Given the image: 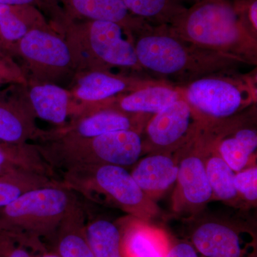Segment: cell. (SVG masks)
<instances>
[{"instance_id":"21","label":"cell","mask_w":257,"mask_h":257,"mask_svg":"<svg viewBox=\"0 0 257 257\" xmlns=\"http://www.w3.org/2000/svg\"><path fill=\"white\" fill-rule=\"evenodd\" d=\"M177 180L184 197L192 204L207 202L212 195L205 166L198 157L190 156L182 160L178 167Z\"/></svg>"},{"instance_id":"10","label":"cell","mask_w":257,"mask_h":257,"mask_svg":"<svg viewBox=\"0 0 257 257\" xmlns=\"http://www.w3.org/2000/svg\"><path fill=\"white\" fill-rule=\"evenodd\" d=\"M201 119L184 96L174 101L147 121L149 143L157 148H170L194 138Z\"/></svg>"},{"instance_id":"11","label":"cell","mask_w":257,"mask_h":257,"mask_svg":"<svg viewBox=\"0 0 257 257\" xmlns=\"http://www.w3.org/2000/svg\"><path fill=\"white\" fill-rule=\"evenodd\" d=\"M63 5L66 17L72 20H94L118 24L128 38L146 23L134 16L122 0H56Z\"/></svg>"},{"instance_id":"9","label":"cell","mask_w":257,"mask_h":257,"mask_svg":"<svg viewBox=\"0 0 257 257\" xmlns=\"http://www.w3.org/2000/svg\"><path fill=\"white\" fill-rule=\"evenodd\" d=\"M151 117L146 115L127 114L115 109H98L78 115L63 126L42 132L36 142L89 139L121 130L139 132L142 123Z\"/></svg>"},{"instance_id":"27","label":"cell","mask_w":257,"mask_h":257,"mask_svg":"<svg viewBox=\"0 0 257 257\" xmlns=\"http://www.w3.org/2000/svg\"><path fill=\"white\" fill-rule=\"evenodd\" d=\"M232 3L240 23L257 40V0H232Z\"/></svg>"},{"instance_id":"23","label":"cell","mask_w":257,"mask_h":257,"mask_svg":"<svg viewBox=\"0 0 257 257\" xmlns=\"http://www.w3.org/2000/svg\"><path fill=\"white\" fill-rule=\"evenodd\" d=\"M86 237L94 257H123L119 229L111 221L96 219L85 224Z\"/></svg>"},{"instance_id":"15","label":"cell","mask_w":257,"mask_h":257,"mask_svg":"<svg viewBox=\"0 0 257 257\" xmlns=\"http://www.w3.org/2000/svg\"><path fill=\"white\" fill-rule=\"evenodd\" d=\"M20 173L39 174L60 179L35 144L0 143V177Z\"/></svg>"},{"instance_id":"8","label":"cell","mask_w":257,"mask_h":257,"mask_svg":"<svg viewBox=\"0 0 257 257\" xmlns=\"http://www.w3.org/2000/svg\"><path fill=\"white\" fill-rule=\"evenodd\" d=\"M75 75L69 92L74 105V114L96 110L106 101L121 94L138 89L169 82L139 74H114L98 69L79 70Z\"/></svg>"},{"instance_id":"1","label":"cell","mask_w":257,"mask_h":257,"mask_svg":"<svg viewBox=\"0 0 257 257\" xmlns=\"http://www.w3.org/2000/svg\"><path fill=\"white\" fill-rule=\"evenodd\" d=\"M130 40L147 75L178 87L212 74L237 72L248 66L238 57L184 40L169 25L154 26L145 23L134 32Z\"/></svg>"},{"instance_id":"36","label":"cell","mask_w":257,"mask_h":257,"mask_svg":"<svg viewBox=\"0 0 257 257\" xmlns=\"http://www.w3.org/2000/svg\"><path fill=\"white\" fill-rule=\"evenodd\" d=\"M3 84H5L4 82H0V87H1L3 85Z\"/></svg>"},{"instance_id":"12","label":"cell","mask_w":257,"mask_h":257,"mask_svg":"<svg viewBox=\"0 0 257 257\" xmlns=\"http://www.w3.org/2000/svg\"><path fill=\"white\" fill-rule=\"evenodd\" d=\"M182 96V87L165 82L116 96L104 103L101 109L152 116Z\"/></svg>"},{"instance_id":"32","label":"cell","mask_w":257,"mask_h":257,"mask_svg":"<svg viewBox=\"0 0 257 257\" xmlns=\"http://www.w3.org/2000/svg\"><path fill=\"white\" fill-rule=\"evenodd\" d=\"M50 0H0L2 4L11 6H36L45 9Z\"/></svg>"},{"instance_id":"24","label":"cell","mask_w":257,"mask_h":257,"mask_svg":"<svg viewBox=\"0 0 257 257\" xmlns=\"http://www.w3.org/2000/svg\"><path fill=\"white\" fill-rule=\"evenodd\" d=\"M60 179L34 173H20L0 177V209L15 202L33 189L58 185Z\"/></svg>"},{"instance_id":"14","label":"cell","mask_w":257,"mask_h":257,"mask_svg":"<svg viewBox=\"0 0 257 257\" xmlns=\"http://www.w3.org/2000/svg\"><path fill=\"white\" fill-rule=\"evenodd\" d=\"M27 104L0 99V143L20 145L37 141L43 130Z\"/></svg>"},{"instance_id":"19","label":"cell","mask_w":257,"mask_h":257,"mask_svg":"<svg viewBox=\"0 0 257 257\" xmlns=\"http://www.w3.org/2000/svg\"><path fill=\"white\" fill-rule=\"evenodd\" d=\"M131 174L144 192H160L177 180L178 167L166 155H151L144 158Z\"/></svg>"},{"instance_id":"5","label":"cell","mask_w":257,"mask_h":257,"mask_svg":"<svg viewBox=\"0 0 257 257\" xmlns=\"http://www.w3.org/2000/svg\"><path fill=\"white\" fill-rule=\"evenodd\" d=\"M256 67L243 74L237 72L212 74L182 87L186 100L201 121L214 122L231 117L256 104Z\"/></svg>"},{"instance_id":"29","label":"cell","mask_w":257,"mask_h":257,"mask_svg":"<svg viewBox=\"0 0 257 257\" xmlns=\"http://www.w3.org/2000/svg\"><path fill=\"white\" fill-rule=\"evenodd\" d=\"M0 82L21 84L28 82L22 69L8 54H0Z\"/></svg>"},{"instance_id":"3","label":"cell","mask_w":257,"mask_h":257,"mask_svg":"<svg viewBox=\"0 0 257 257\" xmlns=\"http://www.w3.org/2000/svg\"><path fill=\"white\" fill-rule=\"evenodd\" d=\"M82 204L76 193L63 183L23 194L0 209V231L16 242L40 253L48 240L71 211Z\"/></svg>"},{"instance_id":"30","label":"cell","mask_w":257,"mask_h":257,"mask_svg":"<svg viewBox=\"0 0 257 257\" xmlns=\"http://www.w3.org/2000/svg\"><path fill=\"white\" fill-rule=\"evenodd\" d=\"M0 257H37L10 236L0 231Z\"/></svg>"},{"instance_id":"17","label":"cell","mask_w":257,"mask_h":257,"mask_svg":"<svg viewBox=\"0 0 257 257\" xmlns=\"http://www.w3.org/2000/svg\"><path fill=\"white\" fill-rule=\"evenodd\" d=\"M35 28H50L35 7L11 6L0 3V40L10 53L13 54V45Z\"/></svg>"},{"instance_id":"25","label":"cell","mask_w":257,"mask_h":257,"mask_svg":"<svg viewBox=\"0 0 257 257\" xmlns=\"http://www.w3.org/2000/svg\"><path fill=\"white\" fill-rule=\"evenodd\" d=\"M124 245L127 257H165L167 253L163 239L152 230H130Z\"/></svg>"},{"instance_id":"31","label":"cell","mask_w":257,"mask_h":257,"mask_svg":"<svg viewBox=\"0 0 257 257\" xmlns=\"http://www.w3.org/2000/svg\"><path fill=\"white\" fill-rule=\"evenodd\" d=\"M165 257H199L194 248L188 243L176 245L167 251Z\"/></svg>"},{"instance_id":"26","label":"cell","mask_w":257,"mask_h":257,"mask_svg":"<svg viewBox=\"0 0 257 257\" xmlns=\"http://www.w3.org/2000/svg\"><path fill=\"white\" fill-rule=\"evenodd\" d=\"M205 168L212 194L222 200L236 197L238 193L234 187L236 174L221 157H211Z\"/></svg>"},{"instance_id":"20","label":"cell","mask_w":257,"mask_h":257,"mask_svg":"<svg viewBox=\"0 0 257 257\" xmlns=\"http://www.w3.org/2000/svg\"><path fill=\"white\" fill-rule=\"evenodd\" d=\"M232 135H226L219 142L221 159L234 172H239L247 165L257 148V133L254 128L241 126L232 128Z\"/></svg>"},{"instance_id":"18","label":"cell","mask_w":257,"mask_h":257,"mask_svg":"<svg viewBox=\"0 0 257 257\" xmlns=\"http://www.w3.org/2000/svg\"><path fill=\"white\" fill-rule=\"evenodd\" d=\"M194 246L207 257H240L241 246L232 229L216 223H207L193 235Z\"/></svg>"},{"instance_id":"35","label":"cell","mask_w":257,"mask_h":257,"mask_svg":"<svg viewBox=\"0 0 257 257\" xmlns=\"http://www.w3.org/2000/svg\"><path fill=\"white\" fill-rule=\"evenodd\" d=\"M179 1L184 5H185V4L193 5L199 3V2L203 1V0H179Z\"/></svg>"},{"instance_id":"2","label":"cell","mask_w":257,"mask_h":257,"mask_svg":"<svg viewBox=\"0 0 257 257\" xmlns=\"http://www.w3.org/2000/svg\"><path fill=\"white\" fill-rule=\"evenodd\" d=\"M170 30L203 48L257 65V40L240 23L232 0H203L177 17Z\"/></svg>"},{"instance_id":"7","label":"cell","mask_w":257,"mask_h":257,"mask_svg":"<svg viewBox=\"0 0 257 257\" xmlns=\"http://www.w3.org/2000/svg\"><path fill=\"white\" fill-rule=\"evenodd\" d=\"M62 183L75 193L89 197L105 194L127 210H134L144 199V192L124 167L112 165L75 169L62 172Z\"/></svg>"},{"instance_id":"6","label":"cell","mask_w":257,"mask_h":257,"mask_svg":"<svg viewBox=\"0 0 257 257\" xmlns=\"http://www.w3.org/2000/svg\"><path fill=\"white\" fill-rule=\"evenodd\" d=\"M12 53L23 59L34 81L53 83L77 70V63L67 40L50 28H35L13 45Z\"/></svg>"},{"instance_id":"13","label":"cell","mask_w":257,"mask_h":257,"mask_svg":"<svg viewBox=\"0 0 257 257\" xmlns=\"http://www.w3.org/2000/svg\"><path fill=\"white\" fill-rule=\"evenodd\" d=\"M25 85L28 96L27 105L35 117L55 124L57 127L67 123L69 115L74 113L69 90L51 82L32 81Z\"/></svg>"},{"instance_id":"34","label":"cell","mask_w":257,"mask_h":257,"mask_svg":"<svg viewBox=\"0 0 257 257\" xmlns=\"http://www.w3.org/2000/svg\"><path fill=\"white\" fill-rule=\"evenodd\" d=\"M0 54H8V55H12L10 51L5 47V45L1 42V40H0Z\"/></svg>"},{"instance_id":"28","label":"cell","mask_w":257,"mask_h":257,"mask_svg":"<svg viewBox=\"0 0 257 257\" xmlns=\"http://www.w3.org/2000/svg\"><path fill=\"white\" fill-rule=\"evenodd\" d=\"M234 187L248 201L257 199V168L252 167L235 175Z\"/></svg>"},{"instance_id":"33","label":"cell","mask_w":257,"mask_h":257,"mask_svg":"<svg viewBox=\"0 0 257 257\" xmlns=\"http://www.w3.org/2000/svg\"><path fill=\"white\" fill-rule=\"evenodd\" d=\"M37 257H60L53 250L47 249L46 251L40 253V256Z\"/></svg>"},{"instance_id":"22","label":"cell","mask_w":257,"mask_h":257,"mask_svg":"<svg viewBox=\"0 0 257 257\" xmlns=\"http://www.w3.org/2000/svg\"><path fill=\"white\" fill-rule=\"evenodd\" d=\"M137 18L154 25H170L187 8L179 0H122Z\"/></svg>"},{"instance_id":"4","label":"cell","mask_w":257,"mask_h":257,"mask_svg":"<svg viewBox=\"0 0 257 257\" xmlns=\"http://www.w3.org/2000/svg\"><path fill=\"white\" fill-rule=\"evenodd\" d=\"M60 26L65 28L76 60L77 55L83 54L77 60V68L83 62V70L110 71L117 67L149 77L139 63L133 42L125 38L127 35L118 24L67 18Z\"/></svg>"},{"instance_id":"16","label":"cell","mask_w":257,"mask_h":257,"mask_svg":"<svg viewBox=\"0 0 257 257\" xmlns=\"http://www.w3.org/2000/svg\"><path fill=\"white\" fill-rule=\"evenodd\" d=\"M82 204L64 218L49 241L60 257H94L88 244Z\"/></svg>"}]
</instances>
